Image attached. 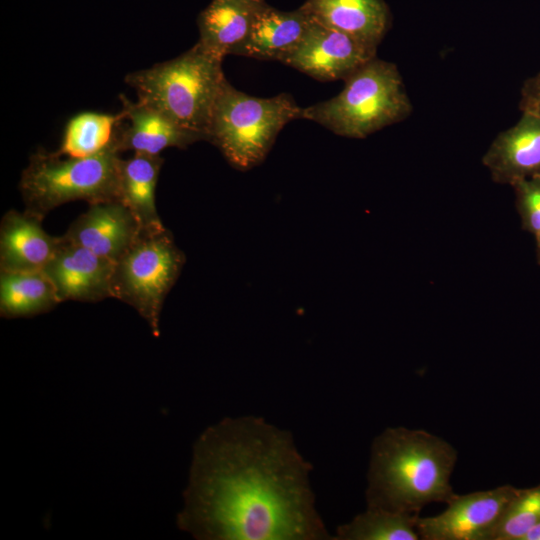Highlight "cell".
<instances>
[{
	"instance_id": "6da1fadb",
	"label": "cell",
	"mask_w": 540,
	"mask_h": 540,
	"mask_svg": "<svg viewBox=\"0 0 540 540\" xmlns=\"http://www.w3.org/2000/svg\"><path fill=\"white\" fill-rule=\"evenodd\" d=\"M312 470L290 431L261 416L226 417L195 441L177 525L198 540H334Z\"/></svg>"
},
{
	"instance_id": "7a4b0ae2",
	"label": "cell",
	"mask_w": 540,
	"mask_h": 540,
	"mask_svg": "<svg viewBox=\"0 0 540 540\" xmlns=\"http://www.w3.org/2000/svg\"><path fill=\"white\" fill-rule=\"evenodd\" d=\"M456 449L424 430L388 427L371 445L367 507L419 515L428 504H448L457 494L450 477Z\"/></svg>"
},
{
	"instance_id": "3957f363",
	"label": "cell",
	"mask_w": 540,
	"mask_h": 540,
	"mask_svg": "<svg viewBox=\"0 0 540 540\" xmlns=\"http://www.w3.org/2000/svg\"><path fill=\"white\" fill-rule=\"evenodd\" d=\"M222 61L196 43L174 59L129 73L125 82L139 101L208 141L213 111L227 82Z\"/></svg>"
},
{
	"instance_id": "277c9868",
	"label": "cell",
	"mask_w": 540,
	"mask_h": 540,
	"mask_svg": "<svg viewBox=\"0 0 540 540\" xmlns=\"http://www.w3.org/2000/svg\"><path fill=\"white\" fill-rule=\"evenodd\" d=\"M335 97L303 108V119L333 133L363 139L412 112L402 77L394 63L372 58L345 80Z\"/></svg>"
},
{
	"instance_id": "5b68a950",
	"label": "cell",
	"mask_w": 540,
	"mask_h": 540,
	"mask_svg": "<svg viewBox=\"0 0 540 540\" xmlns=\"http://www.w3.org/2000/svg\"><path fill=\"white\" fill-rule=\"evenodd\" d=\"M119 153L114 141L85 158H62L57 152L37 151L20 179L25 211L44 219L67 202L119 200Z\"/></svg>"
},
{
	"instance_id": "8992f818",
	"label": "cell",
	"mask_w": 540,
	"mask_h": 540,
	"mask_svg": "<svg viewBox=\"0 0 540 540\" xmlns=\"http://www.w3.org/2000/svg\"><path fill=\"white\" fill-rule=\"evenodd\" d=\"M300 118L303 108L289 94L258 98L227 81L213 111L208 141L232 166L248 170L264 160L282 128Z\"/></svg>"
},
{
	"instance_id": "52a82bcc",
	"label": "cell",
	"mask_w": 540,
	"mask_h": 540,
	"mask_svg": "<svg viewBox=\"0 0 540 540\" xmlns=\"http://www.w3.org/2000/svg\"><path fill=\"white\" fill-rule=\"evenodd\" d=\"M184 262V254L166 228L154 233L141 232L133 245L115 261L112 298L133 307L148 323L152 334L158 337L164 300Z\"/></svg>"
},
{
	"instance_id": "ba28073f",
	"label": "cell",
	"mask_w": 540,
	"mask_h": 540,
	"mask_svg": "<svg viewBox=\"0 0 540 540\" xmlns=\"http://www.w3.org/2000/svg\"><path fill=\"white\" fill-rule=\"evenodd\" d=\"M520 488L502 485L456 495L436 516L419 517L416 530L424 540H490L492 531Z\"/></svg>"
},
{
	"instance_id": "9c48e42d",
	"label": "cell",
	"mask_w": 540,
	"mask_h": 540,
	"mask_svg": "<svg viewBox=\"0 0 540 540\" xmlns=\"http://www.w3.org/2000/svg\"><path fill=\"white\" fill-rule=\"evenodd\" d=\"M374 57L376 50L311 17L302 40L282 63L319 81H335L345 80Z\"/></svg>"
},
{
	"instance_id": "30bf717a",
	"label": "cell",
	"mask_w": 540,
	"mask_h": 540,
	"mask_svg": "<svg viewBox=\"0 0 540 540\" xmlns=\"http://www.w3.org/2000/svg\"><path fill=\"white\" fill-rule=\"evenodd\" d=\"M115 262L60 236V243L43 271L61 302H98L112 298Z\"/></svg>"
},
{
	"instance_id": "8fae6325",
	"label": "cell",
	"mask_w": 540,
	"mask_h": 540,
	"mask_svg": "<svg viewBox=\"0 0 540 540\" xmlns=\"http://www.w3.org/2000/svg\"><path fill=\"white\" fill-rule=\"evenodd\" d=\"M141 232L130 210L121 201L111 200L89 204L62 236L115 262Z\"/></svg>"
},
{
	"instance_id": "7c38bea8",
	"label": "cell",
	"mask_w": 540,
	"mask_h": 540,
	"mask_svg": "<svg viewBox=\"0 0 540 540\" xmlns=\"http://www.w3.org/2000/svg\"><path fill=\"white\" fill-rule=\"evenodd\" d=\"M125 119L119 124L114 144L119 152L160 155L170 147L186 148L203 140L201 136L184 129L160 110L137 100L121 96Z\"/></svg>"
},
{
	"instance_id": "4fadbf2b",
	"label": "cell",
	"mask_w": 540,
	"mask_h": 540,
	"mask_svg": "<svg viewBox=\"0 0 540 540\" xmlns=\"http://www.w3.org/2000/svg\"><path fill=\"white\" fill-rule=\"evenodd\" d=\"M494 182L513 185L540 175V118L522 113L519 121L501 132L482 158Z\"/></svg>"
},
{
	"instance_id": "5bb4252c",
	"label": "cell",
	"mask_w": 540,
	"mask_h": 540,
	"mask_svg": "<svg viewBox=\"0 0 540 540\" xmlns=\"http://www.w3.org/2000/svg\"><path fill=\"white\" fill-rule=\"evenodd\" d=\"M42 218L9 210L0 225V272L41 271L54 255L60 237L49 235Z\"/></svg>"
},
{
	"instance_id": "9a60e30c",
	"label": "cell",
	"mask_w": 540,
	"mask_h": 540,
	"mask_svg": "<svg viewBox=\"0 0 540 540\" xmlns=\"http://www.w3.org/2000/svg\"><path fill=\"white\" fill-rule=\"evenodd\" d=\"M303 7L320 24L376 51L392 23L384 0H306Z\"/></svg>"
},
{
	"instance_id": "2e32d148",
	"label": "cell",
	"mask_w": 540,
	"mask_h": 540,
	"mask_svg": "<svg viewBox=\"0 0 540 540\" xmlns=\"http://www.w3.org/2000/svg\"><path fill=\"white\" fill-rule=\"evenodd\" d=\"M265 4V0H212L197 18V43L222 60L237 55Z\"/></svg>"
},
{
	"instance_id": "e0dca14e",
	"label": "cell",
	"mask_w": 540,
	"mask_h": 540,
	"mask_svg": "<svg viewBox=\"0 0 540 540\" xmlns=\"http://www.w3.org/2000/svg\"><path fill=\"white\" fill-rule=\"evenodd\" d=\"M310 21L311 15L303 5L281 11L266 3L237 55L283 62L302 40Z\"/></svg>"
},
{
	"instance_id": "ac0fdd59",
	"label": "cell",
	"mask_w": 540,
	"mask_h": 540,
	"mask_svg": "<svg viewBox=\"0 0 540 540\" xmlns=\"http://www.w3.org/2000/svg\"><path fill=\"white\" fill-rule=\"evenodd\" d=\"M164 160L160 155L134 153L120 160L119 201L138 221L141 231L154 233L165 229L155 202V191Z\"/></svg>"
},
{
	"instance_id": "d6986e66",
	"label": "cell",
	"mask_w": 540,
	"mask_h": 540,
	"mask_svg": "<svg viewBox=\"0 0 540 540\" xmlns=\"http://www.w3.org/2000/svg\"><path fill=\"white\" fill-rule=\"evenodd\" d=\"M59 303L56 288L43 270L0 272L1 317H30L48 312Z\"/></svg>"
},
{
	"instance_id": "ffe728a7",
	"label": "cell",
	"mask_w": 540,
	"mask_h": 540,
	"mask_svg": "<svg viewBox=\"0 0 540 540\" xmlns=\"http://www.w3.org/2000/svg\"><path fill=\"white\" fill-rule=\"evenodd\" d=\"M124 119L123 110L117 114L81 112L67 122L60 148L56 152L73 158L95 155L112 143Z\"/></svg>"
},
{
	"instance_id": "44dd1931",
	"label": "cell",
	"mask_w": 540,
	"mask_h": 540,
	"mask_svg": "<svg viewBox=\"0 0 540 540\" xmlns=\"http://www.w3.org/2000/svg\"><path fill=\"white\" fill-rule=\"evenodd\" d=\"M418 516L367 507L351 521L339 525L334 540H418Z\"/></svg>"
},
{
	"instance_id": "7402d4cb",
	"label": "cell",
	"mask_w": 540,
	"mask_h": 540,
	"mask_svg": "<svg viewBox=\"0 0 540 540\" xmlns=\"http://www.w3.org/2000/svg\"><path fill=\"white\" fill-rule=\"evenodd\" d=\"M540 523V485L520 488L490 540H523L524 536Z\"/></svg>"
},
{
	"instance_id": "603a6c76",
	"label": "cell",
	"mask_w": 540,
	"mask_h": 540,
	"mask_svg": "<svg viewBox=\"0 0 540 540\" xmlns=\"http://www.w3.org/2000/svg\"><path fill=\"white\" fill-rule=\"evenodd\" d=\"M522 229L536 234L540 230V175L512 185Z\"/></svg>"
},
{
	"instance_id": "cb8c5ba5",
	"label": "cell",
	"mask_w": 540,
	"mask_h": 540,
	"mask_svg": "<svg viewBox=\"0 0 540 540\" xmlns=\"http://www.w3.org/2000/svg\"><path fill=\"white\" fill-rule=\"evenodd\" d=\"M519 109L540 118V72L523 83Z\"/></svg>"
},
{
	"instance_id": "d4e9b609",
	"label": "cell",
	"mask_w": 540,
	"mask_h": 540,
	"mask_svg": "<svg viewBox=\"0 0 540 540\" xmlns=\"http://www.w3.org/2000/svg\"><path fill=\"white\" fill-rule=\"evenodd\" d=\"M523 540H540V523L535 525L523 538Z\"/></svg>"
},
{
	"instance_id": "484cf974",
	"label": "cell",
	"mask_w": 540,
	"mask_h": 540,
	"mask_svg": "<svg viewBox=\"0 0 540 540\" xmlns=\"http://www.w3.org/2000/svg\"><path fill=\"white\" fill-rule=\"evenodd\" d=\"M536 241V261L540 265V230L535 234Z\"/></svg>"
}]
</instances>
